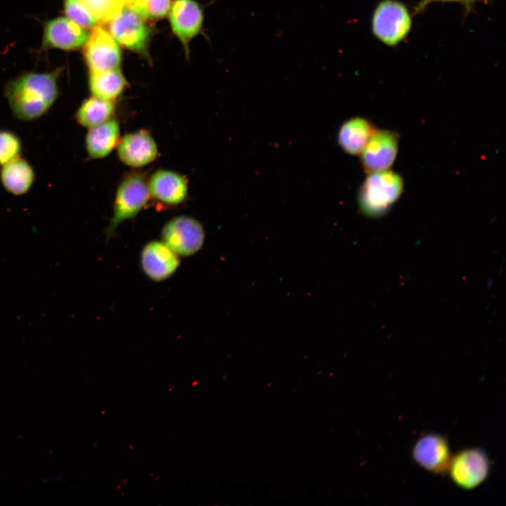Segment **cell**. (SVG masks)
Returning <instances> with one entry per match:
<instances>
[{"mask_svg": "<svg viewBox=\"0 0 506 506\" xmlns=\"http://www.w3.org/2000/svg\"><path fill=\"white\" fill-rule=\"evenodd\" d=\"M59 71L29 72L11 80L5 96L13 115L18 119L30 122L49 111L58 96Z\"/></svg>", "mask_w": 506, "mask_h": 506, "instance_id": "obj_1", "label": "cell"}, {"mask_svg": "<svg viewBox=\"0 0 506 506\" xmlns=\"http://www.w3.org/2000/svg\"><path fill=\"white\" fill-rule=\"evenodd\" d=\"M403 188L402 178L392 171L370 173L359 191L361 212L372 217L382 215L398 199Z\"/></svg>", "mask_w": 506, "mask_h": 506, "instance_id": "obj_2", "label": "cell"}, {"mask_svg": "<svg viewBox=\"0 0 506 506\" xmlns=\"http://www.w3.org/2000/svg\"><path fill=\"white\" fill-rule=\"evenodd\" d=\"M148 179L140 171L126 174L117 188L113 214L106 230L110 237L122 223L136 216L150 199Z\"/></svg>", "mask_w": 506, "mask_h": 506, "instance_id": "obj_3", "label": "cell"}, {"mask_svg": "<svg viewBox=\"0 0 506 506\" xmlns=\"http://www.w3.org/2000/svg\"><path fill=\"white\" fill-rule=\"evenodd\" d=\"M145 20L134 8L125 5L108 22L109 32L119 44L146 55L150 28Z\"/></svg>", "mask_w": 506, "mask_h": 506, "instance_id": "obj_4", "label": "cell"}, {"mask_svg": "<svg viewBox=\"0 0 506 506\" xmlns=\"http://www.w3.org/2000/svg\"><path fill=\"white\" fill-rule=\"evenodd\" d=\"M410 27L408 11L400 2L385 0L375 10L372 20L373 34L387 45L398 44L408 34Z\"/></svg>", "mask_w": 506, "mask_h": 506, "instance_id": "obj_5", "label": "cell"}, {"mask_svg": "<svg viewBox=\"0 0 506 506\" xmlns=\"http://www.w3.org/2000/svg\"><path fill=\"white\" fill-rule=\"evenodd\" d=\"M162 240L178 256L188 257L198 252L205 240L202 224L186 215L169 220L162 230Z\"/></svg>", "mask_w": 506, "mask_h": 506, "instance_id": "obj_6", "label": "cell"}, {"mask_svg": "<svg viewBox=\"0 0 506 506\" xmlns=\"http://www.w3.org/2000/svg\"><path fill=\"white\" fill-rule=\"evenodd\" d=\"M448 469L458 486L464 489H473L488 477L490 462L484 450L471 448L452 458Z\"/></svg>", "mask_w": 506, "mask_h": 506, "instance_id": "obj_7", "label": "cell"}, {"mask_svg": "<svg viewBox=\"0 0 506 506\" xmlns=\"http://www.w3.org/2000/svg\"><path fill=\"white\" fill-rule=\"evenodd\" d=\"M85 46V58L90 72L119 69L121 51L118 43L106 29L93 27Z\"/></svg>", "mask_w": 506, "mask_h": 506, "instance_id": "obj_8", "label": "cell"}, {"mask_svg": "<svg viewBox=\"0 0 506 506\" xmlns=\"http://www.w3.org/2000/svg\"><path fill=\"white\" fill-rule=\"evenodd\" d=\"M398 134L393 131L375 130L361 154V163L367 172L387 170L392 165L398 151Z\"/></svg>", "mask_w": 506, "mask_h": 506, "instance_id": "obj_9", "label": "cell"}, {"mask_svg": "<svg viewBox=\"0 0 506 506\" xmlns=\"http://www.w3.org/2000/svg\"><path fill=\"white\" fill-rule=\"evenodd\" d=\"M116 148L120 161L133 168L143 167L150 164L158 154L155 140L145 129L125 134L120 138Z\"/></svg>", "mask_w": 506, "mask_h": 506, "instance_id": "obj_10", "label": "cell"}, {"mask_svg": "<svg viewBox=\"0 0 506 506\" xmlns=\"http://www.w3.org/2000/svg\"><path fill=\"white\" fill-rule=\"evenodd\" d=\"M141 264L144 273L151 280L160 282L171 276L180 261L179 256L162 241H151L142 249Z\"/></svg>", "mask_w": 506, "mask_h": 506, "instance_id": "obj_11", "label": "cell"}, {"mask_svg": "<svg viewBox=\"0 0 506 506\" xmlns=\"http://www.w3.org/2000/svg\"><path fill=\"white\" fill-rule=\"evenodd\" d=\"M148 184L150 197L164 205H179L188 196L187 179L174 171L157 170L148 179Z\"/></svg>", "mask_w": 506, "mask_h": 506, "instance_id": "obj_12", "label": "cell"}, {"mask_svg": "<svg viewBox=\"0 0 506 506\" xmlns=\"http://www.w3.org/2000/svg\"><path fill=\"white\" fill-rule=\"evenodd\" d=\"M413 457L422 467L436 474L446 471L452 458L446 439L434 434L425 435L416 442Z\"/></svg>", "mask_w": 506, "mask_h": 506, "instance_id": "obj_13", "label": "cell"}, {"mask_svg": "<svg viewBox=\"0 0 506 506\" xmlns=\"http://www.w3.org/2000/svg\"><path fill=\"white\" fill-rule=\"evenodd\" d=\"M169 22L175 35L187 46L188 42L200 31L203 12L194 0H175L169 10Z\"/></svg>", "mask_w": 506, "mask_h": 506, "instance_id": "obj_14", "label": "cell"}, {"mask_svg": "<svg viewBox=\"0 0 506 506\" xmlns=\"http://www.w3.org/2000/svg\"><path fill=\"white\" fill-rule=\"evenodd\" d=\"M89 36L83 27L67 17H58L46 25L43 46L63 50L77 49L86 44Z\"/></svg>", "mask_w": 506, "mask_h": 506, "instance_id": "obj_15", "label": "cell"}, {"mask_svg": "<svg viewBox=\"0 0 506 506\" xmlns=\"http://www.w3.org/2000/svg\"><path fill=\"white\" fill-rule=\"evenodd\" d=\"M119 139V124L112 117L89 129L84 141L86 153L91 159L104 158L117 147Z\"/></svg>", "mask_w": 506, "mask_h": 506, "instance_id": "obj_16", "label": "cell"}, {"mask_svg": "<svg viewBox=\"0 0 506 506\" xmlns=\"http://www.w3.org/2000/svg\"><path fill=\"white\" fill-rule=\"evenodd\" d=\"M1 167L0 182L7 192L20 196L30 190L35 173L26 160L19 157Z\"/></svg>", "mask_w": 506, "mask_h": 506, "instance_id": "obj_17", "label": "cell"}, {"mask_svg": "<svg viewBox=\"0 0 506 506\" xmlns=\"http://www.w3.org/2000/svg\"><path fill=\"white\" fill-rule=\"evenodd\" d=\"M375 131L368 120L355 117L345 122L338 132V143L349 154H360Z\"/></svg>", "mask_w": 506, "mask_h": 506, "instance_id": "obj_18", "label": "cell"}, {"mask_svg": "<svg viewBox=\"0 0 506 506\" xmlns=\"http://www.w3.org/2000/svg\"><path fill=\"white\" fill-rule=\"evenodd\" d=\"M115 110V101L92 96L82 103L74 118L79 125L89 129L112 119Z\"/></svg>", "mask_w": 506, "mask_h": 506, "instance_id": "obj_19", "label": "cell"}, {"mask_svg": "<svg viewBox=\"0 0 506 506\" xmlns=\"http://www.w3.org/2000/svg\"><path fill=\"white\" fill-rule=\"evenodd\" d=\"M89 89L92 96L115 101L124 91L127 82L119 69L90 72Z\"/></svg>", "mask_w": 506, "mask_h": 506, "instance_id": "obj_20", "label": "cell"}, {"mask_svg": "<svg viewBox=\"0 0 506 506\" xmlns=\"http://www.w3.org/2000/svg\"><path fill=\"white\" fill-rule=\"evenodd\" d=\"M65 13L68 18L83 28H91L99 22L83 0H65Z\"/></svg>", "mask_w": 506, "mask_h": 506, "instance_id": "obj_21", "label": "cell"}, {"mask_svg": "<svg viewBox=\"0 0 506 506\" xmlns=\"http://www.w3.org/2000/svg\"><path fill=\"white\" fill-rule=\"evenodd\" d=\"M21 151L20 138L11 131L0 129V166L19 157Z\"/></svg>", "mask_w": 506, "mask_h": 506, "instance_id": "obj_22", "label": "cell"}, {"mask_svg": "<svg viewBox=\"0 0 506 506\" xmlns=\"http://www.w3.org/2000/svg\"><path fill=\"white\" fill-rule=\"evenodd\" d=\"M98 21L108 22L126 4L124 0H83Z\"/></svg>", "mask_w": 506, "mask_h": 506, "instance_id": "obj_23", "label": "cell"}, {"mask_svg": "<svg viewBox=\"0 0 506 506\" xmlns=\"http://www.w3.org/2000/svg\"><path fill=\"white\" fill-rule=\"evenodd\" d=\"M171 4V0H140L130 6L145 19H160L169 13Z\"/></svg>", "mask_w": 506, "mask_h": 506, "instance_id": "obj_24", "label": "cell"}, {"mask_svg": "<svg viewBox=\"0 0 506 506\" xmlns=\"http://www.w3.org/2000/svg\"><path fill=\"white\" fill-rule=\"evenodd\" d=\"M126 5L134 6L138 3L140 0H124Z\"/></svg>", "mask_w": 506, "mask_h": 506, "instance_id": "obj_25", "label": "cell"}, {"mask_svg": "<svg viewBox=\"0 0 506 506\" xmlns=\"http://www.w3.org/2000/svg\"><path fill=\"white\" fill-rule=\"evenodd\" d=\"M428 1H464V0H428Z\"/></svg>", "mask_w": 506, "mask_h": 506, "instance_id": "obj_26", "label": "cell"}]
</instances>
